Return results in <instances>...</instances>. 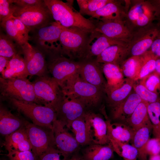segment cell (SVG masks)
I'll list each match as a JSON object with an SVG mask.
<instances>
[{"instance_id": "obj_1", "label": "cell", "mask_w": 160, "mask_h": 160, "mask_svg": "<svg viewBox=\"0 0 160 160\" xmlns=\"http://www.w3.org/2000/svg\"><path fill=\"white\" fill-rule=\"evenodd\" d=\"M67 1L44 0L55 22L58 25L65 28H78L90 33L94 31L95 21L84 17L73 7L72 1Z\"/></svg>"}, {"instance_id": "obj_2", "label": "cell", "mask_w": 160, "mask_h": 160, "mask_svg": "<svg viewBox=\"0 0 160 160\" xmlns=\"http://www.w3.org/2000/svg\"><path fill=\"white\" fill-rule=\"evenodd\" d=\"M60 87L64 95L78 100L89 110L97 107L105 92L84 80L78 72L68 79Z\"/></svg>"}, {"instance_id": "obj_3", "label": "cell", "mask_w": 160, "mask_h": 160, "mask_svg": "<svg viewBox=\"0 0 160 160\" xmlns=\"http://www.w3.org/2000/svg\"><path fill=\"white\" fill-rule=\"evenodd\" d=\"M62 27L60 37L61 54L76 61L84 60L91 33L77 27Z\"/></svg>"}, {"instance_id": "obj_4", "label": "cell", "mask_w": 160, "mask_h": 160, "mask_svg": "<svg viewBox=\"0 0 160 160\" xmlns=\"http://www.w3.org/2000/svg\"><path fill=\"white\" fill-rule=\"evenodd\" d=\"M4 99L19 112L30 119L33 124L52 129L53 123L57 119L56 111L53 108L33 102L19 100L13 98Z\"/></svg>"}, {"instance_id": "obj_5", "label": "cell", "mask_w": 160, "mask_h": 160, "mask_svg": "<svg viewBox=\"0 0 160 160\" xmlns=\"http://www.w3.org/2000/svg\"><path fill=\"white\" fill-rule=\"evenodd\" d=\"M62 27L55 22L44 27L30 31L29 40L33 46L43 53L46 57L61 53L60 37Z\"/></svg>"}, {"instance_id": "obj_6", "label": "cell", "mask_w": 160, "mask_h": 160, "mask_svg": "<svg viewBox=\"0 0 160 160\" xmlns=\"http://www.w3.org/2000/svg\"><path fill=\"white\" fill-rule=\"evenodd\" d=\"M1 97L40 104L36 96L32 82L27 78L4 79L0 77Z\"/></svg>"}, {"instance_id": "obj_7", "label": "cell", "mask_w": 160, "mask_h": 160, "mask_svg": "<svg viewBox=\"0 0 160 160\" xmlns=\"http://www.w3.org/2000/svg\"><path fill=\"white\" fill-rule=\"evenodd\" d=\"M157 18L156 8L150 1L134 0L130 1L125 22L133 32L132 29L136 31L148 26Z\"/></svg>"}, {"instance_id": "obj_8", "label": "cell", "mask_w": 160, "mask_h": 160, "mask_svg": "<svg viewBox=\"0 0 160 160\" xmlns=\"http://www.w3.org/2000/svg\"><path fill=\"white\" fill-rule=\"evenodd\" d=\"M35 93L41 105L56 110L64 94L57 82L47 75L37 76L33 82Z\"/></svg>"}, {"instance_id": "obj_9", "label": "cell", "mask_w": 160, "mask_h": 160, "mask_svg": "<svg viewBox=\"0 0 160 160\" xmlns=\"http://www.w3.org/2000/svg\"><path fill=\"white\" fill-rule=\"evenodd\" d=\"M13 15L21 20L30 32L55 22L44 2L41 5L24 8L19 7L16 5Z\"/></svg>"}, {"instance_id": "obj_10", "label": "cell", "mask_w": 160, "mask_h": 160, "mask_svg": "<svg viewBox=\"0 0 160 160\" xmlns=\"http://www.w3.org/2000/svg\"><path fill=\"white\" fill-rule=\"evenodd\" d=\"M47 57L48 71L60 87L68 79L78 71L80 61L72 59L61 53Z\"/></svg>"}, {"instance_id": "obj_11", "label": "cell", "mask_w": 160, "mask_h": 160, "mask_svg": "<svg viewBox=\"0 0 160 160\" xmlns=\"http://www.w3.org/2000/svg\"><path fill=\"white\" fill-rule=\"evenodd\" d=\"M160 33V26L158 24L152 23L134 32L127 43L129 54L131 56H140L143 54L150 49Z\"/></svg>"}, {"instance_id": "obj_12", "label": "cell", "mask_w": 160, "mask_h": 160, "mask_svg": "<svg viewBox=\"0 0 160 160\" xmlns=\"http://www.w3.org/2000/svg\"><path fill=\"white\" fill-rule=\"evenodd\" d=\"M24 125L32 151L37 157L49 147L56 146L52 129L37 126L26 120H24Z\"/></svg>"}, {"instance_id": "obj_13", "label": "cell", "mask_w": 160, "mask_h": 160, "mask_svg": "<svg viewBox=\"0 0 160 160\" xmlns=\"http://www.w3.org/2000/svg\"><path fill=\"white\" fill-rule=\"evenodd\" d=\"M21 47L29 76L47 75L49 72L45 55L28 42Z\"/></svg>"}, {"instance_id": "obj_14", "label": "cell", "mask_w": 160, "mask_h": 160, "mask_svg": "<svg viewBox=\"0 0 160 160\" xmlns=\"http://www.w3.org/2000/svg\"><path fill=\"white\" fill-rule=\"evenodd\" d=\"M66 127L63 122L57 119L53 123L52 129L57 148L68 159L75 153L79 145Z\"/></svg>"}, {"instance_id": "obj_15", "label": "cell", "mask_w": 160, "mask_h": 160, "mask_svg": "<svg viewBox=\"0 0 160 160\" xmlns=\"http://www.w3.org/2000/svg\"><path fill=\"white\" fill-rule=\"evenodd\" d=\"M87 110L78 100L64 95L56 110L57 119L69 128L73 121L84 116Z\"/></svg>"}, {"instance_id": "obj_16", "label": "cell", "mask_w": 160, "mask_h": 160, "mask_svg": "<svg viewBox=\"0 0 160 160\" xmlns=\"http://www.w3.org/2000/svg\"><path fill=\"white\" fill-rule=\"evenodd\" d=\"M95 31L110 38L127 43L133 34V32L127 25L125 21L119 20L95 21Z\"/></svg>"}, {"instance_id": "obj_17", "label": "cell", "mask_w": 160, "mask_h": 160, "mask_svg": "<svg viewBox=\"0 0 160 160\" xmlns=\"http://www.w3.org/2000/svg\"><path fill=\"white\" fill-rule=\"evenodd\" d=\"M84 117L92 143L101 145L109 144L106 121L100 114L91 110L87 111Z\"/></svg>"}, {"instance_id": "obj_18", "label": "cell", "mask_w": 160, "mask_h": 160, "mask_svg": "<svg viewBox=\"0 0 160 160\" xmlns=\"http://www.w3.org/2000/svg\"><path fill=\"white\" fill-rule=\"evenodd\" d=\"M78 71L81 78L87 82L103 90L105 92L106 85L100 63L95 59L80 61Z\"/></svg>"}, {"instance_id": "obj_19", "label": "cell", "mask_w": 160, "mask_h": 160, "mask_svg": "<svg viewBox=\"0 0 160 160\" xmlns=\"http://www.w3.org/2000/svg\"><path fill=\"white\" fill-rule=\"evenodd\" d=\"M127 44V43L124 42L110 38L94 31L90 34L84 60L95 59L104 50L111 46Z\"/></svg>"}, {"instance_id": "obj_20", "label": "cell", "mask_w": 160, "mask_h": 160, "mask_svg": "<svg viewBox=\"0 0 160 160\" xmlns=\"http://www.w3.org/2000/svg\"><path fill=\"white\" fill-rule=\"evenodd\" d=\"M135 81L126 78L117 86L105 89L107 103L111 111L115 108L130 94Z\"/></svg>"}, {"instance_id": "obj_21", "label": "cell", "mask_w": 160, "mask_h": 160, "mask_svg": "<svg viewBox=\"0 0 160 160\" xmlns=\"http://www.w3.org/2000/svg\"><path fill=\"white\" fill-rule=\"evenodd\" d=\"M121 1H112L91 14L92 18L102 21L119 20H124L127 9L121 5Z\"/></svg>"}, {"instance_id": "obj_22", "label": "cell", "mask_w": 160, "mask_h": 160, "mask_svg": "<svg viewBox=\"0 0 160 160\" xmlns=\"http://www.w3.org/2000/svg\"><path fill=\"white\" fill-rule=\"evenodd\" d=\"M5 137L4 145L8 152L32 151V146L24 125Z\"/></svg>"}, {"instance_id": "obj_23", "label": "cell", "mask_w": 160, "mask_h": 160, "mask_svg": "<svg viewBox=\"0 0 160 160\" xmlns=\"http://www.w3.org/2000/svg\"><path fill=\"white\" fill-rule=\"evenodd\" d=\"M129 54L127 44L116 45L106 49L95 60L99 63H111L120 66Z\"/></svg>"}, {"instance_id": "obj_24", "label": "cell", "mask_w": 160, "mask_h": 160, "mask_svg": "<svg viewBox=\"0 0 160 160\" xmlns=\"http://www.w3.org/2000/svg\"><path fill=\"white\" fill-rule=\"evenodd\" d=\"M142 100L134 91L111 111L113 119L124 121L131 116Z\"/></svg>"}, {"instance_id": "obj_25", "label": "cell", "mask_w": 160, "mask_h": 160, "mask_svg": "<svg viewBox=\"0 0 160 160\" xmlns=\"http://www.w3.org/2000/svg\"><path fill=\"white\" fill-rule=\"evenodd\" d=\"M24 120L13 114L2 103L0 105V133L5 136L24 126Z\"/></svg>"}, {"instance_id": "obj_26", "label": "cell", "mask_w": 160, "mask_h": 160, "mask_svg": "<svg viewBox=\"0 0 160 160\" xmlns=\"http://www.w3.org/2000/svg\"><path fill=\"white\" fill-rule=\"evenodd\" d=\"M113 152L110 144L105 145L92 143L83 149L81 156L82 160H109L113 157Z\"/></svg>"}, {"instance_id": "obj_27", "label": "cell", "mask_w": 160, "mask_h": 160, "mask_svg": "<svg viewBox=\"0 0 160 160\" xmlns=\"http://www.w3.org/2000/svg\"><path fill=\"white\" fill-rule=\"evenodd\" d=\"M107 134L108 139H111L128 143L131 140L135 130L126 123H111L106 120Z\"/></svg>"}, {"instance_id": "obj_28", "label": "cell", "mask_w": 160, "mask_h": 160, "mask_svg": "<svg viewBox=\"0 0 160 160\" xmlns=\"http://www.w3.org/2000/svg\"><path fill=\"white\" fill-rule=\"evenodd\" d=\"M151 123L144 126L135 131L132 140V145L137 149L138 158L140 160H147L148 154L146 151L147 143L149 139Z\"/></svg>"}, {"instance_id": "obj_29", "label": "cell", "mask_w": 160, "mask_h": 160, "mask_svg": "<svg viewBox=\"0 0 160 160\" xmlns=\"http://www.w3.org/2000/svg\"><path fill=\"white\" fill-rule=\"evenodd\" d=\"M18 54L12 58L1 74L4 79L27 78L29 76L24 58Z\"/></svg>"}, {"instance_id": "obj_30", "label": "cell", "mask_w": 160, "mask_h": 160, "mask_svg": "<svg viewBox=\"0 0 160 160\" xmlns=\"http://www.w3.org/2000/svg\"><path fill=\"white\" fill-rule=\"evenodd\" d=\"M148 103L142 100L125 122L134 130L151 123L148 112Z\"/></svg>"}, {"instance_id": "obj_31", "label": "cell", "mask_w": 160, "mask_h": 160, "mask_svg": "<svg viewBox=\"0 0 160 160\" xmlns=\"http://www.w3.org/2000/svg\"><path fill=\"white\" fill-rule=\"evenodd\" d=\"M100 64L102 72L107 80L105 90L117 86L124 80V76L119 65L111 63Z\"/></svg>"}, {"instance_id": "obj_32", "label": "cell", "mask_w": 160, "mask_h": 160, "mask_svg": "<svg viewBox=\"0 0 160 160\" xmlns=\"http://www.w3.org/2000/svg\"><path fill=\"white\" fill-rule=\"evenodd\" d=\"M84 116L73 121L69 128L79 145H87L93 143Z\"/></svg>"}, {"instance_id": "obj_33", "label": "cell", "mask_w": 160, "mask_h": 160, "mask_svg": "<svg viewBox=\"0 0 160 160\" xmlns=\"http://www.w3.org/2000/svg\"><path fill=\"white\" fill-rule=\"evenodd\" d=\"M21 46L7 34L0 32V56L11 59L18 54H22Z\"/></svg>"}, {"instance_id": "obj_34", "label": "cell", "mask_w": 160, "mask_h": 160, "mask_svg": "<svg viewBox=\"0 0 160 160\" xmlns=\"http://www.w3.org/2000/svg\"><path fill=\"white\" fill-rule=\"evenodd\" d=\"M140 68L135 80H140L155 71L156 62L158 57L149 50L140 56Z\"/></svg>"}, {"instance_id": "obj_35", "label": "cell", "mask_w": 160, "mask_h": 160, "mask_svg": "<svg viewBox=\"0 0 160 160\" xmlns=\"http://www.w3.org/2000/svg\"><path fill=\"white\" fill-rule=\"evenodd\" d=\"M109 140L114 151L124 160H137L138 151L132 145L111 139Z\"/></svg>"}, {"instance_id": "obj_36", "label": "cell", "mask_w": 160, "mask_h": 160, "mask_svg": "<svg viewBox=\"0 0 160 160\" xmlns=\"http://www.w3.org/2000/svg\"><path fill=\"white\" fill-rule=\"evenodd\" d=\"M120 67L124 76L135 81L140 68V56H131L126 59Z\"/></svg>"}, {"instance_id": "obj_37", "label": "cell", "mask_w": 160, "mask_h": 160, "mask_svg": "<svg viewBox=\"0 0 160 160\" xmlns=\"http://www.w3.org/2000/svg\"><path fill=\"white\" fill-rule=\"evenodd\" d=\"M147 109L153 133L156 137L160 139V99L148 103Z\"/></svg>"}, {"instance_id": "obj_38", "label": "cell", "mask_w": 160, "mask_h": 160, "mask_svg": "<svg viewBox=\"0 0 160 160\" xmlns=\"http://www.w3.org/2000/svg\"><path fill=\"white\" fill-rule=\"evenodd\" d=\"M112 0H77L79 12L82 15L89 16Z\"/></svg>"}, {"instance_id": "obj_39", "label": "cell", "mask_w": 160, "mask_h": 160, "mask_svg": "<svg viewBox=\"0 0 160 160\" xmlns=\"http://www.w3.org/2000/svg\"><path fill=\"white\" fill-rule=\"evenodd\" d=\"M0 25L7 35L17 43L22 46L26 43L19 33L10 17L0 22Z\"/></svg>"}, {"instance_id": "obj_40", "label": "cell", "mask_w": 160, "mask_h": 160, "mask_svg": "<svg viewBox=\"0 0 160 160\" xmlns=\"http://www.w3.org/2000/svg\"><path fill=\"white\" fill-rule=\"evenodd\" d=\"M160 75L155 71L141 80L140 83L151 91L160 94Z\"/></svg>"}, {"instance_id": "obj_41", "label": "cell", "mask_w": 160, "mask_h": 160, "mask_svg": "<svg viewBox=\"0 0 160 160\" xmlns=\"http://www.w3.org/2000/svg\"><path fill=\"white\" fill-rule=\"evenodd\" d=\"M133 89L142 100L148 103L155 102L160 99L159 95L151 91L140 83L136 84L135 81Z\"/></svg>"}, {"instance_id": "obj_42", "label": "cell", "mask_w": 160, "mask_h": 160, "mask_svg": "<svg viewBox=\"0 0 160 160\" xmlns=\"http://www.w3.org/2000/svg\"><path fill=\"white\" fill-rule=\"evenodd\" d=\"M16 8V5L11 0H0V22L12 15Z\"/></svg>"}, {"instance_id": "obj_43", "label": "cell", "mask_w": 160, "mask_h": 160, "mask_svg": "<svg viewBox=\"0 0 160 160\" xmlns=\"http://www.w3.org/2000/svg\"><path fill=\"white\" fill-rule=\"evenodd\" d=\"M56 146L49 148L38 157V160H67Z\"/></svg>"}, {"instance_id": "obj_44", "label": "cell", "mask_w": 160, "mask_h": 160, "mask_svg": "<svg viewBox=\"0 0 160 160\" xmlns=\"http://www.w3.org/2000/svg\"><path fill=\"white\" fill-rule=\"evenodd\" d=\"M7 155L9 160H38V157L32 151H10Z\"/></svg>"}, {"instance_id": "obj_45", "label": "cell", "mask_w": 160, "mask_h": 160, "mask_svg": "<svg viewBox=\"0 0 160 160\" xmlns=\"http://www.w3.org/2000/svg\"><path fill=\"white\" fill-rule=\"evenodd\" d=\"M18 32L25 43L28 42L30 31L19 19L13 15L10 16Z\"/></svg>"}, {"instance_id": "obj_46", "label": "cell", "mask_w": 160, "mask_h": 160, "mask_svg": "<svg viewBox=\"0 0 160 160\" xmlns=\"http://www.w3.org/2000/svg\"><path fill=\"white\" fill-rule=\"evenodd\" d=\"M146 151L150 156L160 154V139L158 138L149 139L146 146Z\"/></svg>"}, {"instance_id": "obj_47", "label": "cell", "mask_w": 160, "mask_h": 160, "mask_svg": "<svg viewBox=\"0 0 160 160\" xmlns=\"http://www.w3.org/2000/svg\"><path fill=\"white\" fill-rule=\"evenodd\" d=\"M11 2L17 7L24 8L41 4L44 0H11Z\"/></svg>"}, {"instance_id": "obj_48", "label": "cell", "mask_w": 160, "mask_h": 160, "mask_svg": "<svg viewBox=\"0 0 160 160\" xmlns=\"http://www.w3.org/2000/svg\"><path fill=\"white\" fill-rule=\"evenodd\" d=\"M150 50L156 56L160 57V33L154 40Z\"/></svg>"}, {"instance_id": "obj_49", "label": "cell", "mask_w": 160, "mask_h": 160, "mask_svg": "<svg viewBox=\"0 0 160 160\" xmlns=\"http://www.w3.org/2000/svg\"><path fill=\"white\" fill-rule=\"evenodd\" d=\"M10 59L0 56V72L2 74L7 67Z\"/></svg>"}, {"instance_id": "obj_50", "label": "cell", "mask_w": 160, "mask_h": 160, "mask_svg": "<svg viewBox=\"0 0 160 160\" xmlns=\"http://www.w3.org/2000/svg\"><path fill=\"white\" fill-rule=\"evenodd\" d=\"M150 1L156 8L158 18L160 16V0H152Z\"/></svg>"}, {"instance_id": "obj_51", "label": "cell", "mask_w": 160, "mask_h": 160, "mask_svg": "<svg viewBox=\"0 0 160 160\" xmlns=\"http://www.w3.org/2000/svg\"><path fill=\"white\" fill-rule=\"evenodd\" d=\"M67 160H82L81 155L74 153L68 158Z\"/></svg>"}, {"instance_id": "obj_52", "label": "cell", "mask_w": 160, "mask_h": 160, "mask_svg": "<svg viewBox=\"0 0 160 160\" xmlns=\"http://www.w3.org/2000/svg\"><path fill=\"white\" fill-rule=\"evenodd\" d=\"M155 71L160 75V57H158L156 62Z\"/></svg>"}, {"instance_id": "obj_53", "label": "cell", "mask_w": 160, "mask_h": 160, "mask_svg": "<svg viewBox=\"0 0 160 160\" xmlns=\"http://www.w3.org/2000/svg\"><path fill=\"white\" fill-rule=\"evenodd\" d=\"M148 160H160V154L150 156Z\"/></svg>"}, {"instance_id": "obj_54", "label": "cell", "mask_w": 160, "mask_h": 160, "mask_svg": "<svg viewBox=\"0 0 160 160\" xmlns=\"http://www.w3.org/2000/svg\"><path fill=\"white\" fill-rule=\"evenodd\" d=\"M157 20L159 21L158 24L160 27V16L158 17Z\"/></svg>"}, {"instance_id": "obj_55", "label": "cell", "mask_w": 160, "mask_h": 160, "mask_svg": "<svg viewBox=\"0 0 160 160\" xmlns=\"http://www.w3.org/2000/svg\"></svg>"}, {"instance_id": "obj_56", "label": "cell", "mask_w": 160, "mask_h": 160, "mask_svg": "<svg viewBox=\"0 0 160 160\" xmlns=\"http://www.w3.org/2000/svg\"></svg>"}]
</instances>
